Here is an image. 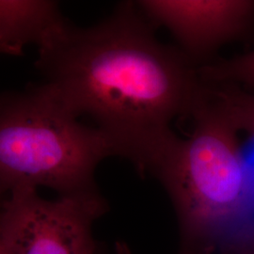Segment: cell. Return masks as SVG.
<instances>
[{
	"mask_svg": "<svg viewBox=\"0 0 254 254\" xmlns=\"http://www.w3.org/2000/svg\"><path fill=\"white\" fill-rule=\"evenodd\" d=\"M35 64L64 106L91 118L141 175L172 148L174 120L190 117L205 86L178 48L156 38L136 1L91 27L66 20L39 46Z\"/></svg>",
	"mask_w": 254,
	"mask_h": 254,
	"instance_id": "1",
	"label": "cell"
},
{
	"mask_svg": "<svg viewBox=\"0 0 254 254\" xmlns=\"http://www.w3.org/2000/svg\"><path fill=\"white\" fill-rule=\"evenodd\" d=\"M193 130L178 137L151 175L173 204L178 254L230 250L254 224V177L239 133L254 134V95L205 82Z\"/></svg>",
	"mask_w": 254,
	"mask_h": 254,
	"instance_id": "2",
	"label": "cell"
},
{
	"mask_svg": "<svg viewBox=\"0 0 254 254\" xmlns=\"http://www.w3.org/2000/svg\"><path fill=\"white\" fill-rule=\"evenodd\" d=\"M109 156L107 136L82 124L45 83L0 93V190L96 193L95 172Z\"/></svg>",
	"mask_w": 254,
	"mask_h": 254,
	"instance_id": "3",
	"label": "cell"
},
{
	"mask_svg": "<svg viewBox=\"0 0 254 254\" xmlns=\"http://www.w3.org/2000/svg\"><path fill=\"white\" fill-rule=\"evenodd\" d=\"M108 210L100 191L56 200L11 191L0 210L2 254H98L93 227Z\"/></svg>",
	"mask_w": 254,
	"mask_h": 254,
	"instance_id": "4",
	"label": "cell"
},
{
	"mask_svg": "<svg viewBox=\"0 0 254 254\" xmlns=\"http://www.w3.org/2000/svg\"><path fill=\"white\" fill-rule=\"evenodd\" d=\"M137 7L153 26L164 27L178 49L199 68L213 62L220 47L254 27V0H139Z\"/></svg>",
	"mask_w": 254,
	"mask_h": 254,
	"instance_id": "5",
	"label": "cell"
},
{
	"mask_svg": "<svg viewBox=\"0 0 254 254\" xmlns=\"http://www.w3.org/2000/svg\"><path fill=\"white\" fill-rule=\"evenodd\" d=\"M65 20L55 1L0 0V55L21 56L28 45L41 46Z\"/></svg>",
	"mask_w": 254,
	"mask_h": 254,
	"instance_id": "6",
	"label": "cell"
},
{
	"mask_svg": "<svg viewBox=\"0 0 254 254\" xmlns=\"http://www.w3.org/2000/svg\"><path fill=\"white\" fill-rule=\"evenodd\" d=\"M198 73L204 81L243 87L254 94V50L231 59L213 61L199 67Z\"/></svg>",
	"mask_w": 254,
	"mask_h": 254,
	"instance_id": "7",
	"label": "cell"
},
{
	"mask_svg": "<svg viewBox=\"0 0 254 254\" xmlns=\"http://www.w3.org/2000/svg\"><path fill=\"white\" fill-rule=\"evenodd\" d=\"M224 254H254V224Z\"/></svg>",
	"mask_w": 254,
	"mask_h": 254,
	"instance_id": "8",
	"label": "cell"
},
{
	"mask_svg": "<svg viewBox=\"0 0 254 254\" xmlns=\"http://www.w3.org/2000/svg\"><path fill=\"white\" fill-rule=\"evenodd\" d=\"M115 254H132V252L126 242L117 241L115 243Z\"/></svg>",
	"mask_w": 254,
	"mask_h": 254,
	"instance_id": "9",
	"label": "cell"
},
{
	"mask_svg": "<svg viewBox=\"0 0 254 254\" xmlns=\"http://www.w3.org/2000/svg\"><path fill=\"white\" fill-rule=\"evenodd\" d=\"M7 196H8L7 193H5L4 191L0 190V210H1L2 205H3V202L5 201L6 198H7Z\"/></svg>",
	"mask_w": 254,
	"mask_h": 254,
	"instance_id": "10",
	"label": "cell"
},
{
	"mask_svg": "<svg viewBox=\"0 0 254 254\" xmlns=\"http://www.w3.org/2000/svg\"><path fill=\"white\" fill-rule=\"evenodd\" d=\"M0 254H2V252H1V248H0Z\"/></svg>",
	"mask_w": 254,
	"mask_h": 254,
	"instance_id": "11",
	"label": "cell"
}]
</instances>
